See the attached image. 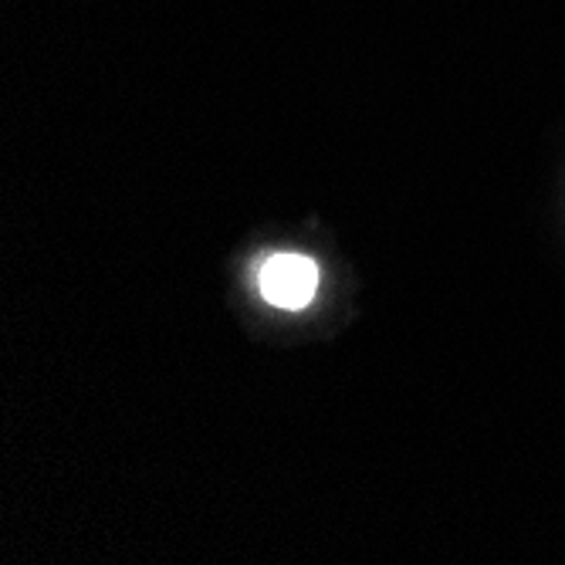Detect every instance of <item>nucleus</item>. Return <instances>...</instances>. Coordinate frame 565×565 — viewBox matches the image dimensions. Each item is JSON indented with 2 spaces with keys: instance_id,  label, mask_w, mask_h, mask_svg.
<instances>
[{
  "instance_id": "f257e3e1",
  "label": "nucleus",
  "mask_w": 565,
  "mask_h": 565,
  "mask_svg": "<svg viewBox=\"0 0 565 565\" xmlns=\"http://www.w3.org/2000/svg\"><path fill=\"white\" fill-rule=\"evenodd\" d=\"M319 265L305 254H271L262 265L258 285L268 305L285 308V312H298V308L312 305L319 291Z\"/></svg>"
}]
</instances>
